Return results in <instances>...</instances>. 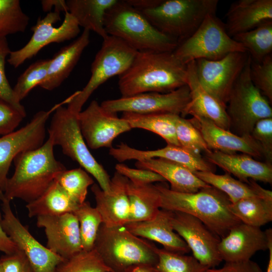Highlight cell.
I'll use <instances>...</instances> for the list:
<instances>
[{"label":"cell","instance_id":"1","mask_svg":"<svg viewBox=\"0 0 272 272\" xmlns=\"http://www.w3.org/2000/svg\"><path fill=\"white\" fill-rule=\"evenodd\" d=\"M186 73L187 64L173 52L137 51L128 68L118 76V88L121 97L168 93L186 85Z\"/></svg>","mask_w":272,"mask_h":272},{"label":"cell","instance_id":"2","mask_svg":"<svg viewBox=\"0 0 272 272\" xmlns=\"http://www.w3.org/2000/svg\"><path fill=\"white\" fill-rule=\"evenodd\" d=\"M54 146L48 137L40 147L21 153L15 158V172L8 178L2 192L7 200L19 198L27 203L35 200L66 169L55 159Z\"/></svg>","mask_w":272,"mask_h":272},{"label":"cell","instance_id":"3","mask_svg":"<svg viewBox=\"0 0 272 272\" xmlns=\"http://www.w3.org/2000/svg\"><path fill=\"white\" fill-rule=\"evenodd\" d=\"M156 185L160 194L161 209L193 216L219 237H224L241 223L231 212L228 197L211 185L194 193L175 192L163 184Z\"/></svg>","mask_w":272,"mask_h":272},{"label":"cell","instance_id":"4","mask_svg":"<svg viewBox=\"0 0 272 272\" xmlns=\"http://www.w3.org/2000/svg\"><path fill=\"white\" fill-rule=\"evenodd\" d=\"M104 26L108 35L122 40L137 51L173 52L178 44L177 40L157 30L126 0H117L107 11Z\"/></svg>","mask_w":272,"mask_h":272},{"label":"cell","instance_id":"5","mask_svg":"<svg viewBox=\"0 0 272 272\" xmlns=\"http://www.w3.org/2000/svg\"><path fill=\"white\" fill-rule=\"evenodd\" d=\"M156 247L130 233L124 225L107 227L102 224L94 249L111 272H123L137 264L155 266L158 261Z\"/></svg>","mask_w":272,"mask_h":272},{"label":"cell","instance_id":"6","mask_svg":"<svg viewBox=\"0 0 272 272\" xmlns=\"http://www.w3.org/2000/svg\"><path fill=\"white\" fill-rule=\"evenodd\" d=\"M218 0H162L141 11L152 25L179 42L190 37L207 15L216 13Z\"/></svg>","mask_w":272,"mask_h":272},{"label":"cell","instance_id":"7","mask_svg":"<svg viewBox=\"0 0 272 272\" xmlns=\"http://www.w3.org/2000/svg\"><path fill=\"white\" fill-rule=\"evenodd\" d=\"M63 106L54 112L48 129L49 137L54 146L61 147L64 155L92 175L103 190L109 191L111 178L90 152L80 128L78 114Z\"/></svg>","mask_w":272,"mask_h":272},{"label":"cell","instance_id":"8","mask_svg":"<svg viewBox=\"0 0 272 272\" xmlns=\"http://www.w3.org/2000/svg\"><path fill=\"white\" fill-rule=\"evenodd\" d=\"M251 61L249 55L230 92L226 108L229 131L240 137L251 135L257 122L272 117L269 102L251 80Z\"/></svg>","mask_w":272,"mask_h":272},{"label":"cell","instance_id":"9","mask_svg":"<svg viewBox=\"0 0 272 272\" xmlns=\"http://www.w3.org/2000/svg\"><path fill=\"white\" fill-rule=\"evenodd\" d=\"M173 52L186 64L199 59L218 60L232 52H247L242 44L228 35L225 24L216 13L207 15L197 30L179 42Z\"/></svg>","mask_w":272,"mask_h":272},{"label":"cell","instance_id":"10","mask_svg":"<svg viewBox=\"0 0 272 272\" xmlns=\"http://www.w3.org/2000/svg\"><path fill=\"white\" fill-rule=\"evenodd\" d=\"M137 51L122 40L108 35L91 64V77L81 91L73 94L67 108L78 114L93 93L106 81L115 76H120L130 66Z\"/></svg>","mask_w":272,"mask_h":272},{"label":"cell","instance_id":"11","mask_svg":"<svg viewBox=\"0 0 272 272\" xmlns=\"http://www.w3.org/2000/svg\"><path fill=\"white\" fill-rule=\"evenodd\" d=\"M71 97L48 110L37 112L31 121L19 129L0 138V191L4 192L12 162L19 154L36 149L43 144L45 126L50 115L59 106L68 104Z\"/></svg>","mask_w":272,"mask_h":272},{"label":"cell","instance_id":"12","mask_svg":"<svg viewBox=\"0 0 272 272\" xmlns=\"http://www.w3.org/2000/svg\"><path fill=\"white\" fill-rule=\"evenodd\" d=\"M249 56L248 52H235L218 60H194L195 73L199 83L225 108L233 86Z\"/></svg>","mask_w":272,"mask_h":272},{"label":"cell","instance_id":"13","mask_svg":"<svg viewBox=\"0 0 272 272\" xmlns=\"http://www.w3.org/2000/svg\"><path fill=\"white\" fill-rule=\"evenodd\" d=\"M60 20V13L54 11L48 13L43 18H39L32 28L33 34L29 41L21 48L11 51L8 62L13 67H18L47 45L61 43L77 37L80 29L75 18L66 12L61 24L57 27L53 26Z\"/></svg>","mask_w":272,"mask_h":272},{"label":"cell","instance_id":"14","mask_svg":"<svg viewBox=\"0 0 272 272\" xmlns=\"http://www.w3.org/2000/svg\"><path fill=\"white\" fill-rule=\"evenodd\" d=\"M0 200L3 212L1 226L19 250L28 259L34 272H54L57 264L64 258L43 246L29 232L14 214L10 201L0 191Z\"/></svg>","mask_w":272,"mask_h":272},{"label":"cell","instance_id":"15","mask_svg":"<svg viewBox=\"0 0 272 272\" xmlns=\"http://www.w3.org/2000/svg\"><path fill=\"white\" fill-rule=\"evenodd\" d=\"M190 100L189 89L186 85L165 93L147 92L107 100L100 105L105 110L116 113H170L182 115Z\"/></svg>","mask_w":272,"mask_h":272},{"label":"cell","instance_id":"16","mask_svg":"<svg viewBox=\"0 0 272 272\" xmlns=\"http://www.w3.org/2000/svg\"><path fill=\"white\" fill-rule=\"evenodd\" d=\"M78 119L87 146L94 150L110 149L116 138L132 129L125 120L105 110L96 100L78 114Z\"/></svg>","mask_w":272,"mask_h":272},{"label":"cell","instance_id":"17","mask_svg":"<svg viewBox=\"0 0 272 272\" xmlns=\"http://www.w3.org/2000/svg\"><path fill=\"white\" fill-rule=\"evenodd\" d=\"M171 212L172 227L185 242L193 256L209 268L218 265L223 261L218 250L220 238L194 216L181 212Z\"/></svg>","mask_w":272,"mask_h":272},{"label":"cell","instance_id":"18","mask_svg":"<svg viewBox=\"0 0 272 272\" xmlns=\"http://www.w3.org/2000/svg\"><path fill=\"white\" fill-rule=\"evenodd\" d=\"M271 238V228L263 231L260 227L241 222L220 239L218 250L226 262L248 260L256 252L268 249Z\"/></svg>","mask_w":272,"mask_h":272},{"label":"cell","instance_id":"19","mask_svg":"<svg viewBox=\"0 0 272 272\" xmlns=\"http://www.w3.org/2000/svg\"><path fill=\"white\" fill-rule=\"evenodd\" d=\"M36 218L37 226L44 228L46 247L52 252L65 259L83 250L79 222L73 213Z\"/></svg>","mask_w":272,"mask_h":272},{"label":"cell","instance_id":"20","mask_svg":"<svg viewBox=\"0 0 272 272\" xmlns=\"http://www.w3.org/2000/svg\"><path fill=\"white\" fill-rule=\"evenodd\" d=\"M128 179L117 171L111 179L110 190H103L98 184L91 187L96 201L95 208L107 227L125 225L129 221L130 207L127 193Z\"/></svg>","mask_w":272,"mask_h":272},{"label":"cell","instance_id":"21","mask_svg":"<svg viewBox=\"0 0 272 272\" xmlns=\"http://www.w3.org/2000/svg\"><path fill=\"white\" fill-rule=\"evenodd\" d=\"M109 154L119 162L127 160L142 161L151 158H162L179 164L192 172L210 171L214 172V165L201 155L195 154L181 146L167 144L161 149L144 151L121 143L116 148L109 149Z\"/></svg>","mask_w":272,"mask_h":272},{"label":"cell","instance_id":"22","mask_svg":"<svg viewBox=\"0 0 272 272\" xmlns=\"http://www.w3.org/2000/svg\"><path fill=\"white\" fill-rule=\"evenodd\" d=\"M199 130L209 149L227 154L242 152L252 157H263L262 150L251 135L240 137L217 126L211 120L194 116L189 119Z\"/></svg>","mask_w":272,"mask_h":272},{"label":"cell","instance_id":"23","mask_svg":"<svg viewBox=\"0 0 272 272\" xmlns=\"http://www.w3.org/2000/svg\"><path fill=\"white\" fill-rule=\"evenodd\" d=\"M171 211L161 209L151 219L130 222L124 226L138 237L158 242L168 251L185 254L190 250L185 242L174 230L171 222Z\"/></svg>","mask_w":272,"mask_h":272},{"label":"cell","instance_id":"24","mask_svg":"<svg viewBox=\"0 0 272 272\" xmlns=\"http://www.w3.org/2000/svg\"><path fill=\"white\" fill-rule=\"evenodd\" d=\"M186 83L189 91L190 100L181 117L188 114L209 119L219 127L229 130V118L226 108L201 86L197 78L195 62L187 64Z\"/></svg>","mask_w":272,"mask_h":272},{"label":"cell","instance_id":"25","mask_svg":"<svg viewBox=\"0 0 272 272\" xmlns=\"http://www.w3.org/2000/svg\"><path fill=\"white\" fill-rule=\"evenodd\" d=\"M205 159L242 182L247 183L249 179L255 181L272 183V165L255 160L247 154L211 151L205 153Z\"/></svg>","mask_w":272,"mask_h":272},{"label":"cell","instance_id":"26","mask_svg":"<svg viewBox=\"0 0 272 272\" xmlns=\"http://www.w3.org/2000/svg\"><path fill=\"white\" fill-rule=\"evenodd\" d=\"M225 24L228 35L252 30L272 21V0H239L233 3L227 14Z\"/></svg>","mask_w":272,"mask_h":272},{"label":"cell","instance_id":"27","mask_svg":"<svg viewBox=\"0 0 272 272\" xmlns=\"http://www.w3.org/2000/svg\"><path fill=\"white\" fill-rule=\"evenodd\" d=\"M135 166L137 168L159 174L169 182L170 189L175 192L194 193L210 186L186 167L165 159L155 158L137 161Z\"/></svg>","mask_w":272,"mask_h":272},{"label":"cell","instance_id":"28","mask_svg":"<svg viewBox=\"0 0 272 272\" xmlns=\"http://www.w3.org/2000/svg\"><path fill=\"white\" fill-rule=\"evenodd\" d=\"M89 42L90 31L84 29L77 39L50 58L46 77L39 87L48 91L58 87L70 75Z\"/></svg>","mask_w":272,"mask_h":272},{"label":"cell","instance_id":"29","mask_svg":"<svg viewBox=\"0 0 272 272\" xmlns=\"http://www.w3.org/2000/svg\"><path fill=\"white\" fill-rule=\"evenodd\" d=\"M67 12L75 18L79 26L93 31L103 39L108 35L104 26L107 11L117 0H67Z\"/></svg>","mask_w":272,"mask_h":272},{"label":"cell","instance_id":"30","mask_svg":"<svg viewBox=\"0 0 272 272\" xmlns=\"http://www.w3.org/2000/svg\"><path fill=\"white\" fill-rule=\"evenodd\" d=\"M194 174L207 184L224 193L231 203L248 197L266 196L272 194L270 190L264 189L256 181L249 180L244 182L237 180L226 173L219 175L210 171H196Z\"/></svg>","mask_w":272,"mask_h":272},{"label":"cell","instance_id":"31","mask_svg":"<svg viewBox=\"0 0 272 272\" xmlns=\"http://www.w3.org/2000/svg\"><path fill=\"white\" fill-rule=\"evenodd\" d=\"M126 190L130 207L129 222L151 219L161 209L160 194L156 185L135 183L128 180Z\"/></svg>","mask_w":272,"mask_h":272},{"label":"cell","instance_id":"32","mask_svg":"<svg viewBox=\"0 0 272 272\" xmlns=\"http://www.w3.org/2000/svg\"><path fill=\"white\" fill-rule=\"evenodd\" d=\"M79 205L55 179L41 195L27 203L26 208L29 217L33 218L74 213Z\"/></svg>","mask_w":272,"mask_h":272},{"label":"cell","instance_id":"33","mask_svg":"<svg viewBox=\"0 0 272 272\" xmlns=\"http://www.w3.org/2000/svg\"><path fill=\"white\" fill-rule=\"evenodd\" d=\"M178 115L170 113L138 114L124 112L121 118L131 128L149 130L162 137L167 144L180 146L176 133L175 122Z\"/></svg>","mask_w":272,"mask_h":272},{"label":"cell","instance_id":"34","mask_svg":"<svg viewBox=\"0 0 272 272\" xmlns=\"http://www.w3.org/2000/svg\"><path fill=\"white\" fill-rule=\"evenodd\" d=\"M230 209L242 223L260 227L272 221V194L241 199L231 203Z\"/></svg>","mask_w":272,"mask_h":272},{"label":"cell","instance_id":"35","mask_svg":"<svg viewBox=\"0 0 272 272\" xmlns=\"http://www.w3.org/2000/svg\"><path fill=\"white\" fill-rule=\"evenodd\" d=\"M246 49L252 60L261 61L272 52V21L232 37Z\"/></svg>","mask_w":272,"mask_h":272},{"label":"cell","instance_id":"36","mask_svg":"<svg viewBox=\"0 0 272 272\" xmlns=\"http://www.w3.org/2000/svg\"><path fill=\"white\" fill-rule=\"evenodd\" d=\"M73 213L79 222L83 250L93 249L99 229L103 223L101 215L87 201L80 205Z\"/></svg>","mask_w":272,"mask_h":272},{"label":"cell","instance_id":"37","mask_svg":"<svg viewBox=\"0 0 272 272\" xmlns=\"http://www.w3.org/2000/svg\"><path fill=\"white\" fill-rule=\"evenodd\" d=\"M29 18L22 10L19 0H0V39L24 32Z\"/></svg>","mask_w":272,"mask_h":272},{"label":"cell","instance_id":"38","mask_svg":"<svg viewBox=\"0 0 272 272\" xmlns=\"http://www.w3.org/2000/svg\"><path fill=\"white\" fill-rule=\"evenodd\" d=\"M158 261L155 267L158 272H205L208 268L193 256L156 248Z\"/></svg>","mask_w":272,"mask_h":272},{"label":"cell","instance_id":"39","mask_svg":"<svg viewBox=\"0 0 272 272\" xmlns=\"http://www.w3.org/2000/svg\"><path fill=\"white\" fill-rule=\"evenodd\" d=\"M111 271L95 249L82 250L67 258H64L56 266L54 272H107Z\"/></svg>","mask_w":272,"mask_h":272},{"label":"cell","instance_id":"40","mask_svg":"<svg viewBox=\"0 0 272 272\" xmlns=\"http://www.w3.org/2000/svg\"><path fill=\"white\" fill-rule=\"evenodd\" d=\"M55 180L79 205L85 201L88 187L94 183L88 173L81 167L66 169Z\"/></svg>","mask_w":272,"mask_h":272},{"label":"cell","instance_id":"41","mask_svg":"<svg viewBox=\"0 0 272 272\" xmlns=\"http://www.w3.org/2000/svg\"><path fill=\"white\" fill-rule=\"evenodd\" d=\"M50 59H41L31 64L18 78L13 91L17 100L21 102L35 87L44 81Z\"/></svg>","mask_w":272,"mask_h":272},{"label":"cell","instance_id":"42","mask_svg":"<svg viewBox=\"0 0 272 272\" xmlns=\"http://www.w3.org/2000/svg\"><path fill=\"white\" fill-rule=\"evenodd\" d=\"M176 133L181 147L197 155L211 151L199 130L186 119L178 115L175 122Z\"/></svg>","mask_w":272,"mask_h":272},{"label":"cell","instance_id":"43","mask_svg":"<svg viewBox=\"0 0 272 272\" xmlns=\"http://www.w3.org/2000/svg\"><path fill=\"white\" fill-rule=\"evenodd\" d=\"M251 80L262 95L272 102V55L266 56L261 61L252 60L250 67Z\"/></svg>","mask_w":272,"mask_h":272},{"label":"cell","instance_id":"44","mask_svg":"<svg viewBox=\"0 0 272 272\" xmlns=\"http://www.w3.org/2000/svg\"><path fill=\"white\" fill-rule=\"evenodd\" d=\"M11 50L7 38L0 39V98L7 102L22 113L26 114L24 107L18 101L14 93L5 73V63Z\"/></svg>","mask_w":272,"mask_h":272},{"label":"cell","instance_id":"45","mask_svg":"<svg viewBox=\"0 0 272 272\" xmlns=\"http://www.w3.org/2000/svg\"><path fill=\"white\" fill-rule=\"evenodd\" d=\"M251 135L260 147L265 163L272 165V117L257 122Z\"/></svg>","mask_w":272,"mask_h":272},{"label":"cell","instance_id":"46","mask_svg":"<svg viewBox=\"0 0 272 272\" xmlns=\"http://www.w3.org/2000/svg\"><path fill=\"white\" fill-rule=\"evenodd\" d=\"M26 116L0 98V134L4 135L14 131Z\"/></svg>","mask_w":272,"mask_h":272},{"label":"cell","instance_id":"47","mask_svg":"<svg viewBox=\"0 0 272 272\" xmlns=\"http://www.w3.org/2000/svg\"><path fill=\"white\" fill-rule=\"evenodd\" d=\"M115 168L116 171L133 183L145 184L166 181L160 175L150 170L131 168L120 163L116 164Z\"/></svg>","mask_w":272,"mask_h":272},{"label":"cell","instance_id":"48","mask_svg":"<svg viewBox=\"0 0 272 272\" xmlns=\"http://www.w3.org/2000/svg\"><path fill=\"white\" fill-rule=\"evenodd\" d=\"M0 259L4 272H34L25 255L18 249L13 253L2 256Z\"/></svg>","mask_w":272,"mask_h":272},{"label":"cell","instance_id":"49","mask_svg":"<svg viewBox=\"0 0 272 272\" xmlns=\"http://www.w3.org/2000/svg\"><path fill=\"white\" fill-rule=\"evenodd\" d=\"M205 272H263L258 264L250 260L226 262L224 266L219 269L208 268Z\"/></svg>","mask_w":272,"mask_h":272},{"label":"cell","instance_id":"50","mask_svg":"<svg viewBox=\"0 0 272 272\" xmlns=\"http://www.w3.org/2000/svg\"><path fill=\"white\" fill-rule=\"evenodd\" d=\"M1 221L2 218L0 212V251L5 254H10L16 251L17 248L4 232L1 226Z\"/></svg>","mask_w":272,"mask_h":272},{"label":"cell","instance_id":"51","mask_svg":"<svg viewBox=\"0 0 272 272\" xmlns=\"http://www.w3.org/2000/svg\"><path fill=\"white\" fill-rule=\"evenodd\" d=\"M41 3L44 12H50L53 8H54V12H67L66 1L64 0H44Z\"/></svg>","mask_w":272,"mask_h":272},{"label":"cell","instance_id":"52","mask_svg":"<svg viewBox=\"0 0 272 272\" xmlns=\"http://www.w3.org/2000/svg\"><path fill=\"white\" fill-rule=\"evenodd\" d=\"M127 2L135 9L143 11L155 7L162 0H126Z\"/></svg>","mask_w":272,"mask_h":272},{"label":"cell","instance_id":"53","mask_svg":"<svg viewBox=\"0 0 272 272\" xmlns=\"http://www.w3.org/2000/svg\"><path fill=\"white\" fill-rule=\"evenodd\" d=\"M123 272H158L156 269L155 266L146 264L140 263L132 265Z\"/></svg>","mask_w":272,"mask_h":272},{"label":"cell","instance_id":"54","mask_svg":"<svg viewBox=\"0 0 272 272\" xmlns=\"http://www.w3.org/2000/svg\"><path fill=\"white\" fill-rule=\"evenodd\" d=\"M268 250L269 251V259L266 272H272V238L269 241Z\"/></svg>","mask_w":272,"mask_h":272},{"label":"cell","instance_id":"55","mask_svg":"<svg viewBox=\"0 0 272 272\" xmlns=\"http://www.w3.org/2000/svg\"><path fill=\"white\" fill-rule=\"evenodd\" d=\"M0 272H4L2 261L0 259Z\"/></svg>","mask_w":272,"mask_h":272},{"label":"cell","instance_id":"56","mask_svg":"<svg viewBox=\"0 0 272 272\" xmlns=\"http://www.w3.org/2000/svg\"><path fill=\"white\" fill-rule=\"evenodd\" d=\"M107 272H110V271H107Z\"/></svg>","mask_w":272,"mask_h":272}]
</instances>
